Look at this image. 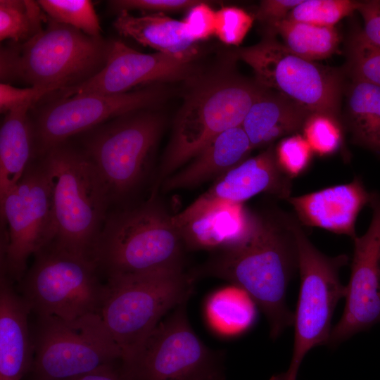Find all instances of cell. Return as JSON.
<instances>
[{"mask_svg": "<svg viewBox=\"0 0 380 380\" xmlns=\"http://www.w3.org/2000/svg\"><path fill=\"white\" fill-rule=\"evenodd\" d=\"M312 114L282 94L267 89L253 104L241 126L254 149L302 130Z\"/></svg>", "mask_w": 380, "mask_h": 380, "instance_id": "cell-22", "label": "cell"}, {"mask_svg": "<svg viewBox=\"0 0 380 380\" xmlns=\"http://www.w3.org/2000/svg\"><path fill=\"white\" fill-rule=\"evenodd\" d=\"M302 131L312 151L319 156L334 154L343 143L342 123L327 115L312 113Z\"/></svg>", "mask_w": 380, "mask_h": 380, "instance_id": "cell-32", "label": "cell"}, {"mask_svg": "<svg viewBox=\"0 0 380 380\" xmlns=\"http://www.w3.org/2000/svg\"><path fill=\"white\" fill-rule=\"evenodd\" d=\"M0 210L1 269L19 282L30 256L56 236L51 180L40 157L33 159L20 180L0 200Z\"/></svg>", "mask_w": 380, "mask_h": 380, "instance_id": "cell-9", "label": "cell"}, {"mask_svg": "<svg viewBox=\"0 0 380 380\" xmlns=\"http://www.w3.org/2000/svg\"><path fill=\"white\" fill-rule=\"evenodd\" d=\"M296 267L289 215L279 211L253 213L248 234L238 243L215 251L193 275L216 277L243 290L264 312L270 336L276 338L293 322L286 294Z\"/></svg>", "mask_w": 380, "mask_h": 380, "instance_id": "cell-1", "label": "cell"}, {"mask_svg": "<svg viewBox=\"0 0 380 380\" xmlns=\"http://www.w3.org/2000/svg\"><path fill=\"white\" fill-rule=\"evenodd\" d=\"M163 120L151 112H134L89 131L82 149L105 182L112 203H121L146 177Z\"/></svg>", "mask_w": 380, "mask_h": 380, "instance_id": "cell-11", "label": "cell"}, {"mask_svg": "<svg viewBox=\"0 0 380 380\" xmlns=\"http://www.w3.org/2000/svg\"><path fill=\"white\" fill-rule=\"evenodd\" d=\"M72 380H127L122 360H118Z\"/></svg>", "mask_w": 380, "mask_h": 380, "instance_id": "cell-40", "label": "cell"}, {"mask_svg": "<svg viewBox=\"0 0 380 380\" xmlns=\"http://www.w3.org/2000/svg\"><path fill=\"white\" fill-rule=\"evenodd\" d=\"M42 159L51 178L56 236L60 248L91 259L112 203L108 189L84 150L66 141Z\"/></svg>", "mask_w": 380, "mask_h": 380, "instance_id": "cell-4", "label": "cell"}, {"mask_svg": "<svg viewBox=\"0 0 380 380\" xmlns=\"http://www.w3.org/2000/svg\"><path fill=\"white\" fill-rule=\"evenodd\" d=\"M289 223L296 241L300 275L293 322L294 345L289 369L270 380H296L306 353L315 346L329 343L334 311L346 293V286L339 279V270L347 263V256L324 255L310 242L296 219L290 215Z\"/></svg>", "mask_w": 380, "mask_h": 380, "instance_id": "cell-8", "label": "cell"}, {"mask_svg": "<svg viewBox=\"0 0 380 380\" xmlns=\"http://www.w3.org/2000/svg\"><path fill=\"white\" fill-rule=\"evenodd\" d=\"M253 23V18L242 8L223 7L215 12V35L229 45L241 43Z\"/></svg>", "mask_w": 380, "mask_h": 380, "instance_id": "cell-34", "label": "cell"}, {"mask_svg": "<svg viewBox=\"0 0 380 380\" xmlns=\"http://www.w3.org/2000/svg\"><path fill=\"white\" fill-rule=\"evenodd\" d=\"M194 60L160 52L141 53L115 40L111 42L103 68L88 80L58 91L60 99L118 94L137 85L183 80L192 72Z\"/></svg>", "mask_w": 380, "mask_h": 380, "instance_id": "cell-16", "label": "cell"}, {"mask_svg": "<svg viewBox=\"0 0 380 380\" xmlns=\"http://www.w3.org/2000/svg\"><path fill=\"white\" fill-rule=\"evenodd\" d=\"M360 1L353 0H303L286 19L322 26H332L357 11Z\"/></svg>", "mask_w": 380, "mask_h": 380, "instance_id": "cell-30", "label": "cell"}, {"mask_svg": "<svg viewBox=\"0 0 380 380\" xmlns=\"http://www.w3.org/2000/svg\"><path fill=\"white\" fill-rule=\"evenodd\" d=\"M200 1L194 0H114L110 1L111 8L119 13L130 10L154 11L156 13L180 11L191 8Z\"/></svg>", "mask_w": 380, "mask_h": 380, "instance_id": "cell-37", "label": "cell"}, {"mask_svg": "<svg viewBox=\"0 0 380 380\" xmlns=\"http://www.w3.org/2000/svg\"><path fill=\"white\" fill-rule=\"evenodd\" d=\"M183 22L188 34L196 42L215 34V11L205 3L200 1L189 8Z\"/></svg>", "mask_w": 380, "mask_h": 380, "instance_id": "cell-36", "label": "cell"}, {"mask_svg": "<svg viewBox=\"0 0 380 380\" xmlns=\"http://www.w3.org/2000/svg\"><path fill=\"white\" fill-rule=\"evenodd\" d=\"M274 36L267 34L258 44L238 49L237 57L253 70L256 82L263 87L342 123L346 87L342 71L296 56Z\"/></svg>", "mask_w": 380, "mask_h": 380, "instance_id": "cell-10", "label": "cell"}, {"mask_svg": "<svg viewBox=\"0 0 380 380\" xmlns=\"http://www.w3.org/2000/svg\"><path fill=\"white\" fill-rule=\"evenodd\" d=\"M194 280L184 270L106 279L100 315L121 353L123 368L131 365L162 317L188 301Z\"/></svg>", "mask_w": 380, "mask_h": 380, "instance_id": "cell-5", "label": "cell"}, {"mask_svg": "<svg viewBox=\"0 0 380 380\" xmlns=\"http://www.w3.org/2000/svg\"><path fill=\"white\" fill-rule=\"evenodd\" d=\"M37 2L49 18L89 36L101 37L99 20L91 1L39 0Z\"/></svg>", "mask_w": 380, "mask_h": 380, "instance_id": "cell-29", "label": "cell"}, {"mask_svg": "<svg viewBox=\"0 0 380 380\" xmlns=\"http://www.w3.org/2000/svg\"><path fill=\"white\" fill-rule=\"evenodd\" d=\"M20 294L37 317L73 321L100 314L105 283L94 262L51 242L34 255Z\"/></svg>", "mask_w": 380, "mask_h": 380, "instance_id": "cell-7", "label": "cell"}, {"mask_svg": "<svg viewBox=\"0 0 380 380\" xmlns=\"http://www.w3.org/2000/svg\"><path fill=\"white\" fill-rule=\"evenodd\" d=\"M253 150L241 126L220 134L203 148L184 168L163 181L165 191L186 189L220 177L247 159Z\"/></svg>", "mask_w": 380, "mask_h": 380, "instance_id": "cell-21", "label": "cell"}, {"mask_svg": "<svg viewBox=\"0 0 380 380\" xmlns=\"http://www.w3.org/2000/svg\"><path fill=\"white\" fill-rule=\"evenodd\" d=\"M37 1L0 0V39L25 42L43 30L47 18Z\"/></svg>", "mask_w": 380, "mask_h": 380, "instance_id": "cell-28", "label": "cell"}, {"mask_svg": "<svg viewBox=\"0 0 380 380\" xmlns=\"http://www.w3.org/2000/svg\"><path fill=\"white\" fill-rule=\"evenodd\" d=\"M186 303L160 321L131 365L122 367L127 380H223L222 354L193 330Z\"/></svg>", "mask_w": 380, "mask_h": 380, "instance_id": "cell-13", "label": "cell"}, {"mask_svg": "<svg viewBox=\"0 0 380 380\" xmlns=\"http://www.w3.org/2000/svg\"><path fill=\"white\" fill-rule=\"evenodd\" d=\"M185 247L220 251L240 242L249 232L253 212L243 203H191L172 216Z\"/></svg>", "mask_w": 380, "mask_h": 380, "instance_id": "cell-17", "label": "cell"}, {"mask_svg": "<svg viewBox=\"0 0 380 380\" xmlns=\"http://www.w3.org/2000/svg\"><path fill=\"white\" fill-rule=\"evenodd\" d=\"M372 217L366 233L354 241L346 306L329 343L337 345L380 322V195L372 193Z\"/></svg>", "mask_w": 380, "mask_h": 380, "instance_id": "cell-15", "label": "cell"}, {"mask_svg": "<svg viewBox=\"0 0 380 380\" xmlns=\"http://www.w3.org/2000/svg\"><path fill=\"white\" fill-rule=\"evenodd\" d=\"M312 153L305 137L299 134L284 137L275 148L279 167L291 179L305 172L310 165Z\"/></svg>", "mask_w": 380, "mask_h": 380, "instance_id": "cell-33", "label": "cell"}, {"mask_svg": "<svg viewBox=\"0 0 380 380\" xmlns=\"http://www.w3.org/2000/svg\"><path fill=\"white\" fill-rule=\"evenodd\" d=\"M30 106L6 113L0 129V200L20 180L34 158L33 123Z\"/></svg>", "mask_w": 380, "mask_h": 380, "instance_id": "cell-24", "label": "cell"}, {"mask_svg": "<svg viewBox=\"0 0 380 380\" xmlns=\"http://www.w3.org/2000/svg\"><path fill=\"white\" fill-rule=\"evenodd\" d=\"M346 72L350 78L380 87V45L365 39L360 32L350 39Z\"/></svg>", "mask_w": 380, "mask_h": 380, "instance_id": "cell-31", "label": "cell"}, {"mask_svg": "<svg viewBox=\"0 0 380 380\" xmlns=\"http://www.w3.org/2000/svg\"><path fill=\"white\" fill-rule=\"evenodd\" d=\"M342 124L352 141L380 156V87L350 78Z\"/></svg>", "mask_w": 380, "mask_h": 380, "instance_id": "cell-25", "label": "cell"}, {"mask_svg": "<svg viewBox=\"0 0 380 380\" xmlns=\"http://www.w3.org/2000/svg\"><path fill=\"white\" fill-rule=\"evenodd\" d=\"M267 89L257 82L236 77L211 79L194 89L177 115L153 193L215 138L241 126L253 104Z\"/></svg>", "mask_w": 380, "mask_h": 380, "instance_id": "cell-6", "label": "cell"}, {"mask_svg": "<svg viewBox=\"0 0 380 380\" xmlns=\"http://www.w3.org/2000/svg\"><path fill=\"white\" fill-rule=\"evenodd\" d=\"M159 84L118 94H86L59 99L43 108L33 123L34 158L82 132L159 103Z\"/></svg>", "mask_w": 380, "mask_h": 380, "instance_id": "cell-14", "label": "cell"}, {"mask_svg": "<svg viewBox=\"0 0 380 380\" xmlns=\"http://www.w3.org/2000/svg\"><path fill=\"white\" fill-rule=\"evenodd\" d=\"M303 0H263L256 12L257 19L269 28L286 19L289 13ZM269 29V30H270Z\"/></svg>", "mask_w": 380, "mask_h": 380, "instance_id": "cell-38", "label": "cell"}, {"mask_svg": "<svg viewBox=\"0 0 380 380\" xmlns=\"http://www.w3.org/2000/svg\"><path fill=\"white\" fill-rule=\"evenodd\" d=\"M13 283L0 269V380H21L30 372L34 359L28 324L32 311Z\"/></svg>", "mask_w": 380, "mask_h": 380, "instance_id": "cell-20", "label": "cell"}, {"mask_svg": "<svg viewBox=\"0 0 380 380\" xmlns=\"http://www.w3.org/2000/svg\"><path fill=\"white\" fill-rule=\"evenodd\" d=\"M357 11L364 22L361 35L371 43L380 45V1H360Z\"/></svg>", "mask_w": 380, "mask_h": 380, "instance_id": "cell-39", "label": "cell"}, {"mask_svg": "<svg viewBox=\"0 0 380 380\" xmlns=\"http://www.w3.org/2000/svg\"><path fill=\"white\" fill-rule=\"evenodd\" d=\"M113 25L120 35L158 52L184 58H195L198 53L197 42L188 34L183 20L162 13L134 16L122 11Z\"/></svg>", "mask_w": 380, "mask_h": 380, "instance_id": "cell-23", "label": "cell"}, {"mask_svg": "<svg viewBox=\"0 0 380 380\" xmlns=\"http://www.w3.org/2000/svg\"><path fill=\"white\" fill-rule=\"evenodd\" d=\"M279 34L284 46L291 53L316 62L330 57L338 49L340 37L332 26H322L285 19L269 30Z\"/></svg>", "mask_w": 380, "mask_h": 380, "instance_id": "cell-27", "label": "cell"}, {"mask_svg": "<svg viewBox=\"0 0 380 380\" xmlns=\"http://www.w3.org/2000/svg\"><path fill=\"white\" fill-rule=\"evenodd\" d=\"M52 91L39 87L17 88L11 84H0V111L7 113L12 110L23 107L30 108Z\"/></svg>", "mask_w": 380, "mask_h": 380, "instance_id": "cell-35", "label": "cell"}, {"mask_svg": "<svg viewBox=\"0 0 380 380\" xmlns=\"http://www.w3.org/2000/svg\"><path fill=\"white\" fill-rule=\"evenodd\" d=\"M372 193L362 179L320 189L287 201L293 207L301 225L319 227L354 239L358 214L369 204Z\"/></svg>", "mask_w": 380, "mask_h": 380, "instance_id": "cell-18", "label": "cell"}, {"mask_svg": "<svg viewBox=\"0 0 380 380\" xmlns=\"http://www.w3.org/2000/svg\"><path fill=\"white\" fill-rule=\"evenodd\" d=\"M31 380H72L122 360L100 314L73 320L37 317Z\"/></svg>", "mask_w": 380, "mask_h": 380, "instance_id": "cell-12", "label": "cell"}, {"mask_svg": "<svg viewBox=\"0 0 380 380\" xmlns=\"http://www.w3.org/2000/svg\"><path fill=\"white\" fill-rule=\"evenodd\" d=\"M111 42L49 18L29 40L1 48V83L21 81L52 92L77 85L103 68Z\"/></svg>", "mask_w": 380, "mask_h": 380, "instance_id": "cell-2", "label": "cell"}, {"mask_svg": "<svg viewBox=\"0 0 380 380\" xmlns=\"http://www.w3.org/2000/svg\"><path fill=\"white\" fill-rule=\"evenodd\" d=\"M255 303L241 289L232 286L210 295L205 315L212 329L223 336H235L248 330L255 319Z\"/></svg>", "mask_w": 380, "mask_h": 380, "instance_id": "cell-26", "label": "cell"}, {"mask_svg": "<svg viewBox=\"0 0 380 380\" xmlns=\"http://www.w3.org/2000/svg\"><path fill=\"white\" fill-rule=\"evenodd\" d=\"M291 179L279 167L275 149L271 145L265 151L247 158L218 177L193 203H243L260 193H269L288 200L291 197Z\"/></svg>", "mask_w": 380, "mask_h": 380, "instance_id": "cell-19", "label": "cell"}, {"mask_svg": "<svg viewBox=\"0 0 380 380\" xmlns=\"http://www.w3.org/2000/svg\"><path fill=\"white\" fill-rule=\"evenodd\" d=\"M184 241L172 216L151 199L108 215L91 259L106 279L183 270Z\"/></svg>", "mask_w": 380, "mask_h": 380, "instance_id": "cell-3", "label": "cell"}]
</instances>
